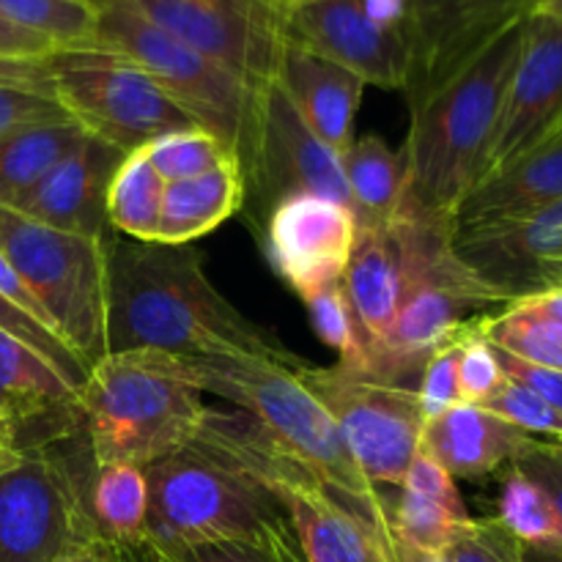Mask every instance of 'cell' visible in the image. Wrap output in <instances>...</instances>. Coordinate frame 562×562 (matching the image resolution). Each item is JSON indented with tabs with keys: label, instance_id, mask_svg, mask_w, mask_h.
<instances>
[{
	"label": "cell",
	"instance_id": "cell-10",
	"mask_svg": "<svg viewBox=\"0 0 562 562\" xmlns=\"http://www.w3.org/2000/svg\"><path fill=\"white\" fill-rule=\"evenodd\" d=\"M49 66L53 93L69 119L124 154L198 126L151 75L113 49H58Z\"/></svg>",
	"mask_w": 562,
	"mask_h": 562
},
{
	"label": "cell",
	"instance_id": "cell-44",
	"mask_svg": "<svg viewBox=\"0 0 562 562\" xmlns=\"http://www.w3.org/2000/svg\"><path fill=\"white\" fill-rule=\"evenodd\" d=\"M510 467L525 472L530 481H536L547 492L562 530V445L549 442V439H532L530 448Z\"/></svg>",
	"mask_w": 562,
	"mask_h": 562
},
{
	"label": "cell",
	"instance_id": "cell-54",
	"mask_svg": "<svg viewBox=\"0 0 562 562\" xmlns=\"http://www.w3.org/2000/svg\"><path fill=\"white\" fill-rule=\"evenodd\" d=\"M527 562H562V552H530L527 549Z\"/></svg>",
	"mask_w": 562,
	"mask_h": 562
},
{
	"label": "cell",
	"instance_id": "cell-11",
	"mask_svg": "<svg viewBox=\"0 0 562 562\" xmlns=\"http://www.w3.org/2000/svg\"><path fill=\"white\" fill-rule=\"evenodd\" d=\"M302 382L338 426L362 475L382 492L398 488L420 453L426 428L417 390L398 387L346 366L313 368L302 362Z\"/></svg>",
	"mask_w": 562,
	"mask_h": 562
},
{
	"label": "cell",
	"instance_id": "cell-31",
	"mask_svg": "<svg viewBox=\"0 0 562 562\" xmlns=\"http://www.w3.org/2000/svg\"><path fill=\"white\" fill-rule=\"evenodd\" d=\"M395 547L423 549L439 554L467 525L470 510L461 497H434V494L398 488L395 503H390Z\"/></svg>",
	"mask_w": 562,
	"mask_h": 562
},
{
	"label": "cell",
	"instance_id": "cell-4",
	"mask_svg": "<svg viewBox=\"0 0 562 562\" xmlns=\"http://www.w3.org/2000/svg\"><path fill=\"white\" fill-rule=\"evenodd\" d=\"M190 357L135 349L104 355L80 390L93 464L146 467L187 448L209 415Z\"/></svg>",
	"mask_w": 562,
	"mask_h": 562
},
{
	"label": "cell",
	"instance_id": "cell-49",
	"mask_svg": "<svg viewBox=\"0 0 562 562\" xmlns=\"http://www.w3.org/2000/svg\"><path fill=\"white\" fill-rule=\"evenodd\" d=\"M58 562H115L113 560V547L104 538H88L80 541L77 547H71Z\"/></svg>",
	"mask_w": 562,
	"mask_h": 562
},
{
	"label": "cell",
	"instance_id": "cell-42",
	"mask_svg": "<svg viewBox=\"0 0 562 562\" xmlns=\"http://www.w3.org/2000/svg\"><path fill=\"white\" fill-rule=\"evenodd\" d=\"M459 357H461V338L453 344L442 346L428 357L423 368L420 384H417V398H420L423 415L426 420L442 415L450 406L461 404L459 395Z\"/></svg>",
	"mask_w": 562,
	"mask_h": 562
},
{
	"label": "cell",
	"instance_id": "cell-53",
	"mask_svg": "<svg viewBox=\"0 0 562 562\" xmlns=\"http://www.w3.org/2000/svg\"><path fill=\"white\" fill-rule=\"evenodd\" d=\"M530 14L538 16H562V0H536Z\"/></svg>",
	"mask_w": 562,
	"mask_h": 562
},
{
	"label": "cell",
	"instance_id": "cell-55",
	"mask_svg": "<svg viewBox=\"0 0 562 562\" xmlns=\"http://www.w3.org/2000/svg\"><path fill=\"white\" fill-rule=\"evenodd\" d=\"M285 5V11L294 9V5H305V3H316V0H280Z\"/></svg>",
	"mask_w": 562,
	"mask_h": 562
},
{
	"label": "cell",
	"instance_id": "cell-28",
	"mask_svg": "<svg viewBox=\"0 0 562 562\" xmlns=\"http://www.w3.org/2000/svg\"><path fill=\"white\" fill-rule=\"evenodd\" d=\"M86 130L66 121L27 124L0 135V206H14L55 165L69 157Z\"/></svg>",
	"mask_w": 562,
	"mask_h": 562
},
{
	"label": "cell",
	"instance_id": "cell-36",
	"mask_svg": "<svg viewBox=\"0 0 562 562\" xmlns=\"http://www.w3.org/2000/svg\"><path fill=\"white\" fill-rule=\"evenodd\" d=\"M302 302L307 305V316H311L318 340L340 357V366L362 371L368 366V355L360 329H357L355 313H351L349 296H346L344 280L311 291L307 296H302Z\"/></svg>",
	"mask_w": 562,
	"mask_h": 562
},
{
	"label": "cell",
	"instance_id": "cell-25",
	"mask_svg": "<svg viewBox=\"0 0 562 562\" xmlns=\"http://www.w3.org/2000/svg\"><path fill=\"white\" fill-rule=\"evenodd\" d=\"M562 198V135L525 154L503 173L481 181L461 203L456 225L516 220Z\"/></svg>",
	"mask_w": 562,
	"mask_h": 562
},
{
	"label": "cell",
	"instance_id": "cell-30",
	"mask_svg": "<svg viewBox=\"0 0 562 562\" xmlns=\"http://www.w3.org/2000/svg\"><path fill=\"white\" fill-rule=\"evenodd\" d=\"M91 516L99 536L110 543L146 536L148 481L137 464H102L91 483Z\"/></svg>",
	"mask_w": 562,
	"mask_h": 562
},
{
	"label": "cell",
	"instance_id": "cell-17",
	"mask_svg": "<svg viewBox=\"0 0 562 562\" xmlns=\"http://www.w3.org/2000/svg\"><path fill=\"white\" fill-rule=\"evenodd\" d=\"M285 42L355 71L366 86L406 91L409 44L404 27L382 25L362 0H316L285 11Z\"/></svg>",
	"mask_w": 562,
	"mask_h": 562
},
{
	"label": "cell",
	"instance_id": "cell-37",
	"mask_svg": "<svg viewBox=\"0 0 562 562\" xmlns=\"http://www.w3.org/2000/svg\"><path fill=\"white\" fill-rule=\"evenodd\" d=\"M0 329L9 333L11 338L27 344L33 351H38V355H42L49 366L58 368L60 376H64L66 382L80 393L91 368H88L86 362H82L80 357H77L75 351L60 340V335L47 327V324L36 322V318L22 313L20 307L9 305V302L0 296Z\"/></svg>",
	"mask_w": 562,
	"mask_h": 562
},
{
	"label": "cell",
	"instance_id": "cell-46",
	"mask_svg": "<svg viewBox=\"0 0 562 562\" xmlns=\"http://www.w3.org/2000/svg\"><path fill=\"white\" fill-rule=\"evenodd\" d=\"M0 86L53 93V66H49V58H0Z\"/></svg>",
	"mask_w": 562,
	"mask_h": 562
},
{
	"label": "cell",
	"instance_id": "cell-12",
	"mask_svg": "<svg viewBox=\"0 0 562 562\" xmlns=\"http://www.w3.org/2000/svg\"><path fill=\"white\" fill-rule=\"evenodd\" d=\"M97 536L91 492L77 481L66 439L0 475V562H58Z\"/></svg>",
	"mask_w": 562,
	"mask_h": 562
},
{
	"label": "cell",
	"instance_id": "cell-50",
	"mask_svg": "<svg viewBox=\"0 0 562 562\" xmlns=\"http://www.w3.org/2000/svg\"><path fill=\"white\" fill-rule=\"evenodd\" d=\"M521 300H525L530 307H536L538 313L552 318V322H558L562 327V285L538 291V294H530V296H521Z\"/></svg>",
	"mask_w": 562,
	"mask_h": 562
},
{
	"label": "cell",
	"instance_id": "cell-26",
	"mask_svg": "<svg viewBox=\"0 0 562 562\" xmlns=\"http://www.w3.org/2000/svg\"><path fill=\"white\" fill-rule=\"evenodd\" d=\"M245 206V173L239 159H225L217 168L184 181H170L162 192L159 245H192L228 223Z\"/></svg>",
	"mask_w": 562,
	"mask_h": 562
},
{
	"label": "cell",
	"instance_id": "cell-7",
	"mask_svg": "<svg viewBox=\"0 0 562 562\" xmlns=\"http://www.w3.org/2000/svg\"><path fill=\"white\" fill-rule=\"evenodd\" d=\"M192 442L234 461L283 505L305 562H395V547L382 532L280 456L241 412L209 409Z\"/></svg>",
	"mask_w": 562,
	"mask_h": 562
},
{
	"label": "cell",
	"instance_id": "cell-41",
	"mask_svg": "<svg viewBox=\"0 0 562 562\" xmlns=\"http://www.w3.org/2000/svg\"><path fill=\"white\" fill-rule=\"evenodd\" d=\"M483 318L475 327L461 335V357H459V395L461 404L481 406L499 384L505 382V373L499 368L497 351L488 344L481 329Z\"/></svg>",
	"mask_w": 562,
	"mask_h": 562
},
{
	"label": "cell",
	"instance_id": "cell-8",
	"mask_svg": "<svg viewBox=\"0 0 562 562\" xmlns=\"http://www.w3.org/2000/svg\"><path fill=\"white\" fill-rule=\"evenodd\" d=\"M104 239L66 234L0 206V252L42 305L55 333L88 368L108 355Z\"/></svg>",
	"mask_w": 562,
	"mask_h": 562
},
{
	"label": "cell",
	"instance_id": "cell-21",
	"mask_svg": "<svg viewBox=\"0 0 562 562\" xmlns=\"http://www.w3.org/2000/svg\"><path fill=\"white\" fill-rule=\"evenodd\" d=\"M126 154L99 137L88 135L60 159L27 195L14 203V212L27 220L66 231L104 239L108 236V187Z\"/></svg>",
	"mask_w": 562,
	"mask_h": 562
},
{
	"label": "cell",
	"instance_id": "cell-32",
	"mask_svg": "<svg viewBox=\"0 0 562 562\" xmlns=\"http://www.w3.org/2000/svg\"><path fill=\"white\" fill-rule=\"evenodd\" d=\"M481 329L488 344L508 351L516 360L562 371V327L525 300H516L505 311L483 318Z\"/></svg>",
	"mask_w": 562,
	"mask_h": 562
},
{
	"label": "cell",
	"instance_id": "cell-29",
	"mask_svg": "<svg viewBox=\"0 0 562 562\" xmlns=\"http://www.w3.org/2000/svg\"><path fill=\"white\" fill-rule=\"evenodd\" d=\"M165 181L148 162L146 148L124 157L108 187V225L132 241H157L159 212H162Z\"/></svg>",
	"mask_w": 562,
	"mask_h": 562
},
{
	"label": "cell",
	"instance_id": "cell-40",
	"mask_svg": "<svg viewBox=\"0 0 562 562\" xmlns=\"http://www.w3.org/2000/svg\"><path fill=\"white\" fill-rule=\"evenodd\" d=\"M439 558L442 562H527V549L499 519H470Z\"/></svg>",
	"mask_w": 562,
	"mask_h": 562
},
{
	"label": "cell",
	"instance_id": "cell-3",
	"mask_svg": "<svg viewBox=\"0 0 562 562\" xmlns=\"http://www.w3.org/2000/svg\"><path fill=\"white\" fill-rule=\"evenodd\" d=\"M203 393L228 401L250 417L280 456L300 464L338 503L355 510L395 547L390 499L351 459L338 426L322 401L302 382L300 357L289 362L267 357H190Z\"/></svg>",
	"mask_w": 562,
	"mask_h": 562
},
{
	"label": "cell",
	"instance_id": "cell-6",
	"mask_svg": "<svg viewBox=\"0 0 562 562\" xmlns=\"http://www.w3.org/2000/svg\"><path fill=\"white\" fill-rule=\"evenodd\" d=\"M148 481L146 536L162 549L214 541H267L291 532L283 505L245 470L190 442L143 467Z\"/></svg>",
	"mask_w": 562,
	"mask_h": 562
},
{
	"label": "cell",
	"instance_id": "cell-22",
	"mask_svg": "<svg viewBox=\"0 0 562 562\" xmlns=\"http://www.w3.org/2000/svg\"><path fill=\"white\" fill-rule=\"evenodd\" d=\"M278 86L291 99L313 132L344 154L355 143V121L360 113L366 82L335 60L285 42L278 69Z\"/></svg>",
	"mask_w": 562,
	"mask_h": 562
},
{
	"label": "cell",
	"instance_id": "cell-38",
	"mask_svg": "<svg viewBox=\"0 0 562 562\" xmlns=\"http://www.w3.org/2000/svg\"><path fill=\"white\" fill-rule=\"evenodd\" d=\"M481 406L492 415L508 420L510 426L521 428L530 437H547L549 442L562 445V412L549 406L547 401L538 398L536 393H530L521 384L510 382V379H505Z\"/></svg>",
	"mask_w": 562,
	"mask_h": 562
},
{
	"label": "cell",
	"instance_id": "cell-14",
	"mask_svg": "<svg viewBox=\"0 0 562 562\" xmlns=\"http://www.w3.org/2000/svg\"><path fill=\"white\" fill-rule=\"evenodd\" d=\"M154 25L212 58L250 88L278 80L285 49L280 0H132Z\"/></svg>",
	"mask_w": 562,
	"mask_h": 562
},
{
	"label": "cell",
	"instance_id": "cell-39",
	"mask_svg": "<svg viewBox=\"0 0 562 562\" xmlns=\"http://www.w3.org/2000/svg\"><path fill=\"white\" fill-rule=\"evenodd\" d=\"M165 552L176 562H305L294 530L267 541H214Z\"/></svg>",
	"mask_w": 562,
	"mask_h": 562
},
{
	"label": "cell",
	"instance_id": "cell-2",
	"mask_svg": "<svg viewBox=\"0 0 562 562\" xmlns=\"http://www.w3.org/2000/svg\"><path fill=\"white\" fill-rule=\"evenodd\" d=\"M527 16L505 27L448 86L409 110L404 214L456 223L461 203L483 181L505 91L525 44Z\"/></svg>",
	"mask_w": 562,
	"mask_h": 562
},
{
	"label": "cell",
	"instance_id": "cell-56",
	"mask_svg": "<svg viewBox=\"0 0 562 562\" xmlns=\"http://www.w3.org/2000/svg\"><path fill=\"white\" fill-rule=\"evenodd\" d=\"M558 135H562V126H560V132H558Z\"/></svg>",
	"mask_w": 562,
	"mask_h": 562
},
{
	"label": "cell",
	"instance_id": "cell-52",
	"mask_svg": "<svg viewBox=\"0 0 562 562\" xmlns=\"http://www.w3.org/2000/svg\"><path fill=\"white\" fill-rule=\"evenodd\" d=\"M395 562H442V558L434 552H423V549L412 547H395Z\"/></svg>",
	"mask_w": 562,
	"mask_h": 562
},
{
	"label": "cell",
	"instance_id": "cell-24",
	"mask_svg": "<svg viewBox=\"0 0 562 562\" xmlns=\"http://www.w3.org/2000/svg\"><path fill=\"white\" fill-rule=\"evenodd\" d=\"M532 439L483 406L456 404L426 420L420 453L437 461L450 477H483L514 464Z\"/></svg>",
	"mask_w": 562,
	"mask_h": 562
},
{
	"label": "cell",
	"instance_id": "cell-9",
	"mask_svg": "<svg viewBox=\"0 0 562 562\" xmlns=\"http://www.w3.org/2000/svg\"><path fill=\"white\" fill-rule=\"evenodd\" d=\"M88 3L97 14L99 47L124 55L151 75L195 119V124L217 135L241 165L256 119V88L154 25L132 0Z\"/></svg>",
	"mask_w": 562,
	"mask_h": 562
},
{
	"label": "cell",
	"instance_id": "cell-47",
	"mask_svg": "<svg viewBox=\"0 0 562 562\" xmlns=\"http://www.w3.org/2000/svg\"><path fill=\"white\" fill-rule=\"evenodd\" d=\"M58 53L53 42L44 36L22 27L11 25V22L0 20V58H31V60H47Z\"/></svg>",
	"mask_w": 562,
	"mask_h": 562
},
{
	"label": "cell",
	"instance_id": "cell-1",
	"mask_svg": "<svg viewBox=\"0 0 562 562\" xmlns=\"http://www.w3.org/2000/svg\"><path fill=\"white\" fill-rule=\"evenodd\" d=\"M108 252V355L135 349L179 357L291 355L272 333L258 327L220 294L192 245L104 239Z\"/></svg>",
	"mask_w": 562,
	"mask_h": 562
},
{
	"label": "cell",
	"instance_id": "cell-45",
	"mask_svg": "<svg viewBox=\"0 0 562 562\" xmlns=\"http://www.w3.org/2000/svg\"><path fill=\"white\" fill-rule=\"evenodd\" d=\"M494 351H497V360H499V368H503L505 379L521 384V387H527L530 393H536L538 398L547 401L549 406H554V409L562 412V371H552V368L530 366V362L525 360H516V357H510L508 351L497 349V346H494Z\"/></svg>",
	"mask_w": 562,
	"mask_h": 562
},
{
	"label": "cell",
	"instance_id": "cell-23",
	"mask_svg": "<svg viewBox=\"0 0 562 562\" xmlns=\"http://www.w3.org/2000/svg\"><path fill=\"white\" fill-rule=\"evenodd\" d=\"M344 289L366 355L371 357L393 333L404 294V247L395 220L376 228H357Z\"/></svg>",
	"mask_w": 562,
	"mask_h": 562
},
{
	"label": "cell",
	"instance_id": "cell-43",
	"mask_svg": "<svg viewBox=\"0 0 562 562\" xmlns=\"http://www.w3.org/2000/svg\"><path fill=\"white\" fill-rule=\"evenodd\" d=\"M69 113L60 108L53 93L27 91V88L0 86V135L27 124H47V121H66Z\"/></svg>",
	"mask_w": 562,
	"mask_h": 562
},
{
	"label": "cell",
	"instance_id": "cell-15",
	"mask_svg": "<svg viewBox=\"0 0 562 562\" xmlns=\"http://www.w3.org/2000/svg\"><path fill=\"white\" fill-rule=\"evenodd\" d=\"M536 0H404L409 44V110L448 86L505 27L525 20Z\"/></svg>",
	"mask_w": 562,
	"mask_h": 562
},
{
	"label": "cell",
	"instance_id": "cell-34",
	"mask_svg": "<svg viewBox=\"0 0 562 562\" xmlns=\"http://www.w3.org/2000/svg\"><path fill=\"white\" fill-rule=\"evenodd\" d=\"M499 521L530 552H562V530L547 492L510 467L499 492Z\"/></svg>",
	"mask_w": 562,
	"mask_h": 562
},
{
	"label": "cell",
	"instance_id": "cell-20",
	"mask_svg": "<svg viewBox=\"0 0 562 562\" xmlns=\"http://www.w3.org/2000/svg\"><path fill=\"white\" fill-rule=\"evenodd\" d=\"M0 415L22 456L82 431L80 393L38 351L0 329Z\"/></svg>",
	"mask_w": 562,
	"mask_h": 562
},
{
	"label": "cell",
	"instance_id": "cell-27",
	"mask_svg": "<svg viewBox=\"0 0 562 562\" xmlns=\"http://www.w3.org/2000/svg\"><path fill=\"white\" fill-rule=\"evenodd\" d=\"M340 170L349 187L357 228H376L398 217L406 195L404 151L390 148L379 135L355 137L340 154Z\"/></svg>",
	"mask_w": 562,
	"mask_h": 562
},
{
	"label": "cell",
	"instance_id": "cell-19",
	"mask_svg": "<svg viewBox=\"0 0 562 562\" xmlns=\"http://www.w3.org/2000/svg\"><path fill=\"white\" fill-rule=\"evenodd\" d=\"M355 236L351 209L318 195L283 198L263 220L269 261L300 300L344 280Z\"/></svg>",
	"mask_w": 562,
	"mask_h": 562
},
{
	"label": "cell",
	"instance_id": "cell-16",
	"mask_svg": "<svg viewBox=\"0 0 562 562\" xmlns=\"http://www.w3.org/2000/svg\"><path fill=\"white\" fill-rule=\"evenodd\" d=\"M562 126V16H527L525 44L505 91L486 176L552 140Z\"/></svg>",
	"mask_w": 562,
	"mask_h": 562
},
{
	"label": "cell",
	"instance_id": "cell-48",
	"mask_svg": "<svg viewBox=\"0 0 562 562\" xmlns=\"http://www.w3.org/2000/svg\"><path fill=\"white\" fill-rule=\"evenodd\" d=\"M110 547H113L115 562H176L157 541H151L148 536L137 538V541L110 543Z\"/></svg>",
	"mask_w": 562,
	"mask_h": 562
},
{
	"label": "cell",
	"instance_id": "cell-5",
	"mask_svg": "<svg viewBox=\"0 0 562 562\" xmlns=\"http://www.w3.org/2000/svg\"><path fill=\"white\" fill-rule=\"evenodd\" d=\"M395 223L404 247V294L393 333L382 349L368 357L362 373L417 390L434 351L516 300L461 261L453 247L456 223L404 212Z\"/></svg>",
	"mask_w": 562,
	"mask_h": 562
},
{
	"label": "cell",
	"instance_id": "cell-33",
	"mask_svg": "<svg viewBox=\"0 0 562 562\" xmlns=\"http://www.w3.org/2000/svg\"><path fill=\"white\" fill-rule=\"evenodd\" d=\"M0 20L44 36L58 49H93L97 14L88 0H0Z\"/></svg>",
	"mask_w": 562,
	"mask_h": 562
},
{
	"label": "cell",
	"instance_id": "cell-51",
	"mask_svg": "<svg viewBox=\"0 0 562 562\" xmlns=\"http://www.w3.org/2000/svg\"><path fill=\"white\" fill-rule=\"evenodd\" d=\"M22 459H25V456H22V450L16 448V439L14 434H11V426L5 423V417L0 415V475L14 470Z\"/></svg>",
	"mask_w": 562,
	"mask_h": 562
},
{
	"label": "cell",
	"instance_id": "cell-35",
	"mask_svg": "<svg viewBox=\"0 0 562 562\" xmlns=\"http://www.w3.org/2000/svg\"><path fill=\"white\" fill-rule=\"evenodd\" d=\"M143 148H146L148 162L154 165V170H157L165 184L201 176L206 170L223 165L225 159L236 157L217 135H212L209 130H201V126L159 135Z\"/></svg>",
	"mask_w": 562,
	"mask_h": 562
},
{
	"label": "cell",
	"instance_id": "cell-13",
	"mask_svg": "<svg viewBox=\"0 0 562 562\" xmlns=\"http://www.w3.org/2000/svg\"><path fill=\"white\" fill-rule=\"evenodd\" d=\"M245 201L261 206L263 220L289 195H318L351 209L349 187L335 154L307 126L278 80L258 91L250 143L241 159Z\"/></svg>",
	"mask_w": 562,
	"mask_h": 562
},
{
	"label": "cell",
	"instance_id": "cell-18",
	"mask_svg": "<svg viewBox=\"0 0 562 562\" xmlns=\"http://www.w3.org/2000/svg\"><path fill=\"white\" fill-rule=\"evenodd\" d=\"M461 261L514 300L562 285V198L516 220L456 225Z\"/></svg>",
	"mask_w": 562,
	"mask_h": 562
}]
</instances>
